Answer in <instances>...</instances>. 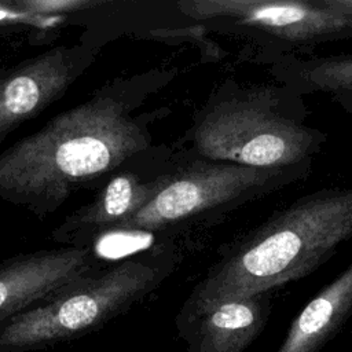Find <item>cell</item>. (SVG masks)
<instances>
[{
	"label": "cell",
	"instance_id": "1",
	"mask_svg": "<svg viewBox=\"0 0 352 352\" xmlns=\"http://www.w3.org/2000/svg\"><path fill=\"white\" fill-rule=\"evenodd\" d=\"M179 69L120 77L0 153V199L44 219L80 187L109 179L151 150L168 109H143Z\"/></svg>",
	"mask_w": 352,
	"mask_h": 352
},
{
	"label": "cell",
	"instance_id": "2",
	"mask_svg": "<svg viewBox=\"0 0 352 352\" xmlns=\"http://www.w3.org/2000/svg\"><path fill=\"white\" fill-rule=\"evenodd\" d=\"M352 236V186L300 197L235 239L180 308L268 293L323 265Z\"/></svg>",
	"mask_w": 352,
	"mask_h": 352
},
{
	"label": "cell",
	"instance_id": "3",
	"mask_svg": "<svg viewBox=\"0 0 352 352\" xmlns=\"http://www.w3.org/2000/svg\"><path fill=\"white\" fill-rule=\"evenodd\" d=\"M302 95L283 84L220 82L195 111L183 140L190 151L250 168L314 160L329 135L308 125Z\"/></svg>",
	"mask_w": 352,
	"mask_h": 352
},
{
	"label": "cell",
	"instance_id": "4",
	"mask_svg": "<svg viewBox=\"0 0 352 352\" xmlns=\"http://www.w3.org/2000/svg\"><path fill=\"white\" fill-rule=\"evenodd\" d=\"M170 249L153 246L98 268L0 326V352H32L102 329L151 294L173 272Z\"/></svg>",
	"mask_w": 352,
	"mask_h": 352
},
{
	"label": "cell",
	"instance_id": "5",
	"mask_svg": "<svg viewBox=\"0 0 352 352\" xmlns=\"http://www.w3.org/2000/svg\"><path fill=\"white\" fill-rule=\"evenodd\" d=\"M314 160L282 168H250L180 153L176 168L157 195L133 216L99 235L143 238L209 227L246 204L309 177Z\"/></svg>",
	"mask_w": 352,
	"mask_h": 352
},
{
	"label": "cell",
	"instance_id": "6",
	"mask_svg": "<svg viewBox=\"0 0 352 352\" xmlns=\"http://www.w3.org/2000/svg\"><path fill=\"white\" fill-rule=\"evenodd\" d=\"M187 18L242 45L239 56L270 66L337 40H352V15L326 0H182Z\"/></svg>",
	"mask_w": 352,
	"mask_h": 352
},
{
	"label": "cell",
	"instance_id": "7",
	"mask_svg": "<svg viewBox=\"0 0 352 352\" xmlns=\"http://www.w3.org/2000/svg\"><path fill=\"white\" fill-rule=\"evenodd\" d=\"M180 153L155 147L133 164L117 170L98 191L94 201L67 214L51 238L63 246H89L102 232L133 216L169 180Z\"/></svg>",
	"mask_w": 352,
	"mask_h": 352
},
{
	"label": "cell",
	"instance_id": "8",
	"mask_svg": "<svg viewBox=\"0 0 352 352\" xmlns=\"http://www.w3.org/2000/svg\"><path fill=\"white\" fill-rule=\"evenodd\" d=\"M99 45L77 41L50 48L0 70V144L37 117L95 62Z\"/></svg>",
	"mask_w": 352,
	"mask_h": 352
},
{
	"label": "cell",
	"instance_id": "9",
	"mask_svg": "<svg viewBox=\"0 0 352 352\" xmlns=\"http://www.w3.org/2000/svg\"><path fill=\"white\" fill-rule=\"evenodd\" d=\"M99 267L91 246H59L0 263V326Z\"/></svg>",
	"mask_w": 352,
	"mask_h": 352
},
{
	"label": "cell",
	"instance_id": "10",
	"mask_svg": "<svg viewBox=\"0 0 352 352\" xmlns=\"http://www.w3.org/2000/svg\"><path fill=\"white\" fill-rule=\"evenodd\" d=\"M271 305L268 292L194 309L180 308L175 323L187 352H245L264 330Z\"/></svg>",
	"mask_w": 352,
	"mask_h": 352
},
{
	"label": "cell",
	"instance_id": "11",
	"mask_svg": "<svg viewBox=\"0 0 352 352\" xmlns=\"http://www.w3.org/2000/svg\"><path fill=\"white\" fill-rule=\"evenodd\" d=\"M352 315V261L294 318L278 352H319Z\"/></svg>",
	"mask_w": 352,
	"mask_h": 352
},
{
	"label": "cell",
	"instance_id": "12",
	"mask_svg": "<svg viewBox=\"0 0 352 352\" xmlns=\"http://www.w3.org/2000/svg\"><path fill=\"white\" fill-rule=\"evenodd\" d=\"M276 82L300 95L352 91V54L286 56L268 66Z\"/></svg>",
	"mask_w": 352,
	"mask_h": 352
},
{
	"label": "cell",
	"instance_id": "13",
	"mask_svg": "<svg viewBox=\"0 0 352 352\" xmlns=\"http://www.w3.org/2000/svg\"><path fill=\"white\" fill-rule=\"evenodd\" d=\"M144 36L147 38L166 44L191 43L198 47L204 62H217L227 55V52L219 47L217 43L210 40L208 29L199 23H194L182 29H154L148 30Z\"/></svg>",
	"mask_w": 352,
	"mask_h": 352
},
{
	"label": "cell",
	"instance_id": "14",
	"mask_svg": "<svg viewBox=\"0 0 352 352\" xmlns=\"http://www.w3.org/2000/svg\"><path fill=\"white\" fill-rule=\"evenodd\" d=\"M65 22V16H45L32 14L14 0H0V36L19 30L48 32Z\"/></svg>",
	"mask_w": 352,
	"mask_h": 352
},
{
	"label": "cell",
	"instance_id": "15",
	"mask_svg": "<svg viewBox=\"0 0 352 352\" xmlns=\"http://www.w3.org/2000/svg\"><path fill=\"white\" fill-rule=\"evenodd\" d=\"M21 8L45 16H65L104 6L107 0H14Z\"/></svg>",
	"mask_w": 352,
	"mask_h": 352
}]
</instances>
